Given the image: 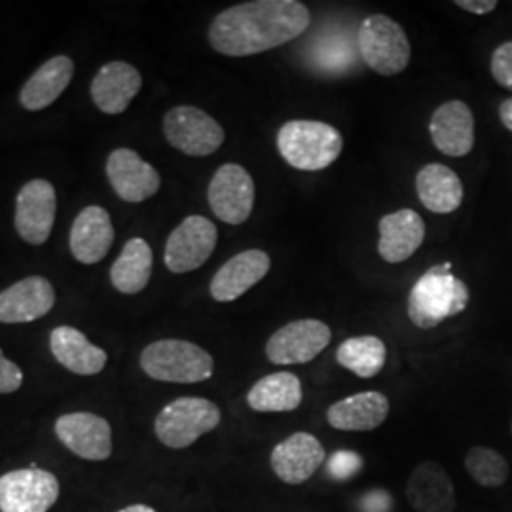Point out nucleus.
Returning <instances> with one entry per match:
<instances>
[{"mask_svg": "<svg viewBox=\"0 0 512 512\" xmlns=\"http://www.w3.org/2000/svg\"><path fill=\"white\" fill-rule=\"evenodd\" d=\"M114 243V226L109 211L99 205H88L74 219L69 245L80 264L92 266L109 255Z\"/></svg>", "mask_w": 512, "mask_h": 512, "instance_id": "nucleus-20", "label": "nucleus"}, {"mask_svg": "<svg viewBox=\"0 0 512 512\" xmlns=\"http://www.w3.org/2000/svg\"><path fill=\"white\" fill-rule=\"evenodd\" d=\"M433 145L446 156L461 158L475 147V116L463 101L442 103L429 122Z\"/></svg>", "mask_w": 512, "mask_h": 512, "instance_id": "nucleus-17", "label": "nucleus"}, {"mask_svg": "<svg viewBox=\"0 0 512 512\" xmlns=\"http://www.w3.org/2000/svg\"><path fill=\"white\" fill-rule=\"evenodd\" d=\"M219 230L202 215H192L171 232L165 243V266L173 274H188L209 260L217 247Z\"/></svg>", "mask_w": 512, "mask_h": 512, "instance_id": "nucleus-8", "label": "nucleus"}, {"mask_svg": "<svg viewBox=\"0 0 512 512\" xmlns=\"http://www.w3.org/2000/svg\"><path fill=\"white\" fill-rule=\"evenodd\" d=\"M164 135L169 145L186 156L215 154L224 143V129L207 112L196 107H175L164 116Z\"/></svg>", "mask_w": 512, "mask_h": 512, "instance_id": "nucleus-7", "label": "nucleus"}, {"mask_svg": "<svg viewBox=\"0 0 512 512\" xmlns=\"http://www.w3.org/2000/svg\"><path fill=\"white\" fill-rule=\"evenodd\" d=\"M152 275V249L143 238L129 239L110 268V281L122 294L141 293Z\"/></svg>", "mask_w": 512, "mask_h": 512, "instance_id": "nucleus-28", "label": "nucleus"}, {"mask_svg": "<svg viewBox=\"0 0 512 512\" xmlns=\"http://www.w3.org/2000/svg\"><path fill=\"white\" fill-rule=\"evenodd\" d=\"M330 340L332 332L327 323L300 319L275 330L266 344V357L274 365H306L327 349Z\"/></svg>", "mask_w": 512, "mask_h": 512, "instance_id": "nucleus-9", "label": "nucleus"}, {"mask_svg": "<svg viewBox=\"0 0 512 512\" xmlns=\"http://www.w3.org/2000/svg\"><path fill=\"white\" fill-rule=\"evenodd\" d=\"M310 10L298 0H253L213 19L209 44L228 57H247L279 48L310 27Z\"/></svg>", "mask_w": 512, "mask_h": 512, "instance_id": "nucleus-1", "label": "nucleus"}, {"mask_svg": "<svg viewBox=\"0 0 512 512\" xmlns=\"http://www.w3.org/2000/svg\"><path fill=\"white\" fill-rule=\"evenodd\" d=\"M499 118H501V124L512 133V97L505 99L499 105Z\"/></svg>", "mask_w": 512, "mask_h": 512, "instance_id": "nucleus-36", "label": "nucleus"}, {"mask_svg": "<svg viewBox=\"0 0 512 512\" xmlns=\"http://www.w3.org/2000/svg\"><path fill=\"white\" fill-rule=\"evenodd\" d=\"M23 384V372L16 363L4 357L0 349V395L14 393Z\"/></svg>", "mask_w": 512, "mask_h": 512, "instance_id": "nucleus-34", "label": "nucleus"}, {"mask_svg": "<svg viewBox=\"0 0 512 512\" xmlns=\"http://www.w3.org/2000/svg\"><path fill=\"white\" fill-rule=\"evenodd\" d=\"M74 63L69 55H55L40 65L21 88L19 103L29 112H38L50 107L65 92L73 80Z\"/></svg>", "mask_w": 512, "mask_h": 512, "instance_id": "nucleus-24", "label": "nucleus"}, {"mask_svg": "<svg viewBox=\"0 0 512 512\" xmlns=\"http://www.w3.org/2000/svg\"><path fill=\"white\" fill-rule=\"evenodd\" d=\"M141 73L126 61H112L99 69L93 78L92 92L95 107L105 114H122L141 92Z\"/></svg>", "mask_w": 512, "mask_h": 512, "instance_id": "nucleus-21", "label": "nucleus"}, {"mask_svg": "<svg viewBox=\"0 0 512 512\" xmlns=\"http://www.w3.org/2000/svg\"><path fill=\"white\" fill-rule=\"evenodd\" d=\"M340 131L325 122L291 120L277 133V150L287 164L300 171H321L342 154Z\"/></svg>", "mask_w": 512, "mask_h": 512, "instance_id": "nucleus-3", "label": "nucleus"}, {"mask_svg": "<svg viewBox=\"0 0 512 512\" xmlns=\"http://www.w3.org/2000/svg\"><path fill=\"white\" fill-rule=\"evenodd\" d=\"M141 368L152 380L200 384L213 376L215 361L205 349L186 340H158L143 349Z\"/></svg>", "mask_w": 512, "mask_h": 512, "instance_id": "nucleus-4", "label": "nucleus"}, {"mask_svg": "<svg viewBox=\"0 0 512 512\" xmlns=\"http://www.w3.org/2000/svg\"><path fill=\"white\" fill-rule=\"evenodd\" d=\"M272 268V258L260 249H249L230 258L211 281V296L217 302H234L253 289Z\"/></svg>", "mask_w": 512, "mask_h": 512, "instance_id": "nucleus-19", "label": "nucleus"}, {"mask_svg": "<svg viewBox=\"0 0 512 512\" xmlns=\"http://www.w3.org/2000/svg\"><path fill=\"white\" fill-rule=\"evenodd\" d=\"M222 414L215 403L202 397H181L165 404L156 416L154 431L158 440L173 450L192 446L203 435L219 427Z\"/></svg>", "mask_w": 512, "mask_h": 512, "instance_id": "nucleus-5", "label": "nucleus"}, {"mask_svg": "<svg viewBox=\"0 0 512 512\" xmlns=\"http://www.w3.org/2000/svg\"><path fill=\"white\" fill-rule=\"evenodd\" d=\"M55 361L78 376H95L107 365L105 349L93 346L84 332L74 327H57L50 334Z\"/></svg>", "mask_w": 512, "mask_h": 512, "instance_id": "nucleus-25", "label": "nucleus"}, {"mask_svg": "<svg viewBox=\"0 0 512 512\" xmlns=\"http://www.w3.org/2000/svg\"><path fill=\"white\" fill-rule=\"evenodd\" d=\"M55 435L78 458L105 461L112 454V429L109 421L97 414H65L55 421Z\"/></svg>", "mask_w": 512, "mask_h": 512, "instance_id": "nucleus-14", "label": "nucleus"}, {"mask_svg": "<svg viewBox=\"0 0 512 512\" xmlns=\"http://www.w3.org/2000/svg\"><path fill=\"white\" fill-rule=\"evenodd\" d=\"M406 501L416 512H454L456 488L446 469L435 461L420 463L406 482Z\"/></svg>", "mask_w": 512, "mask_h": 512, "instance_id": "nucleus-18", "label": "nucleus"}, {"mask_svg": "<svg viewBox=\"0 0 512 512\" xmlns=\"http://www.w3.org/2000/svg\"><path fill=\"white\" fill-rule=\"evenodd\" d=\"M107 177L120 200L141 203L160 190V173L131 148H116L107 160Z\"/></svg>", "mask_w": 512, "mask_h": 512, "instance_id": "nucleus-13", "label": "nucleus"}, {"mask_svg": "<svg viewBox=\"0 0 512 512\" xmlns=\"http://www.w3.org/2000/svg\"><path fill=\"white\" fill-rule=\"evenodd\" d=\"M389 416V399L380 391H363L330 404L327 421L332 429L368 433L378 429Z\"/></svg>", "mask_w": 512, "mask_h": 512, "instance_id": "nucleus-22", "label": "nucleus"}, {"mask_svg": "<svg viewBox=\"0 0 512 512\" xmlns=\"http://www.w3.org/2000/svg\"><path fill=\"white\" fill-rule=\"evenodd\" d=\"M465 471L482 488H501L509 478V463L494 448L473 446L465 456Z\"/></svg>", "mask_w": 512, "mask_h": 512, "instance_id": "nucleus-31", "label": "nucleus"}, {"mask_svg": "<svg viewBox=\"0 0 512 512\" xmlns=\"http://www.w3.org/2000/svg\"><path fill=\"white\" fill-rule=\"evenodd\" d=\"M118 512H156L152 507H147V505H131V507H126V509H122V511Z\"/></svg>", "mask_w": 512, "mask_h": 512, "instance_id": "nucleus-37", "label": "nucleus"}, {"mask_svg": "<svg viewBox=\"0 0 512 512\" xmlns=\"http://www.w3.org/2000/svg\"><path fill=\"white\" fill-rule=\"evenodd\" d=\"M450 270V262L433 266L408 294V319L418 329H435L467 308L469 287Z\"/></svg>", "mask_w": 512, "mask_h": 512, "instance_id": "nucleus-2", "label": "nucleus"}, {"mask_svg": "<svg viewBox=\"0 0 512 512\" xmlns=\"http://www.w3.org/2000/svg\"><path fill=\"white\" fill-rule=\"evenodd\" d=\"M57 196L52 183L33 179L19 190L16 200V230L23 241L44 245L54 228Z\"/></svg>", "mask_w": 512, "mask_h": 512, "instance_id": "nucleus-12", "label": "nucleus"}, {"mask_svg": "<svg viewBox=\"0 0 512 512\" xmlns=\"http://www.w3.org/2000/svg\"><path fill=\"white\" fill-rule=\"evenodd\" d=\"M456 6L465 12L476 14V16H484V14L494 12L497 8V0H458Z\"/></svg>", "mask_w": 512, "mask_h": 512, "instance_id": "nucleus-35", "label": "nucleus"}, {"mask_svg": "<svg viewBox=\"0 0 512 512\" xmlns=\"http://www.w3.org/2000/svg\"><path fill=\"white\" fill-rule=\"evenodd\" d=\"M385 344L376 336H355L342 342L336 351L338 365L359 378H374L385 366Z\"/></svg>", "mask_w": 512, "mask_h": 512, "instance_id": "nucleus-29", "label": "nucleus"}, {"mask_svg": "<svg viewBox=\"0 0 512 512\" xmlns=\"http://www.w3.org/2000/svg\"><path fill=\"white\" fill-rule=\"evenodd\" d=\"M420 202L433 213L448 215L463 202V184L454 169L444 164H427L416 177Z\"/></svg>", "mask_w": 512, "mask_h": 512, "instance_id": "nucleus-26", "label": "nucleus"}, {"mask_svg": "<svg viewBox=\"0 0 512 512\" xmlns=\"http://www.w3.org/2000/svg\"><path fill=\"white\" fill-rule=\"evenodd\" d=\"M304 399L300 378L293 372H274L260 378L247 393L255 412H293Z\"/></svg>", "mask_w": 512, "mask_h": 512, "instance_id": "nucleus-27", "label": "nucleus"}, {"mask_svg": "<svg viewBox=\"0 0 512 512\" xmlns=\"http://www.w3.org/2000/svg\"><path fill=\"white\" fill-rule=\"evenodd\" d=\"M327 467H329V475L334 476L336 480H348L363 467V458L355 452L342 450L332 454Z\"/></svg>", "mask_w": 512, "mask_h": 512, "instance_id": "nucleus-33", "label": "nucleus"}, {"mask_svg": "<svg viewBox=\"0 0 512 512\" xmlns=\"http://www.w3.org/2000/svg\"><path fill=\"white\" fill-rule=\"evenodd\" d=\"M357 48L368 69L382 76L403 73L410 63V42L403 27L384 14L363 19Z\"/></svg>", "mask_w": 512, "mask_h": 512, "instance_id": "nucleus-6", "label": "nucleus"}, {"mask_svg": "<svg viewBox=\"0 0 512 512\" xmlns=\"http://www.w3.org/2000/svg\"><path fill=\"white\" fill-rule=\"evenodd\" d=\"M325 461V448L321 440L315 435L298 431L289 435L287 439L275 444L270 456V465L274 475L289 484V486H300L308 482L315 471Z\"/></svg>", "mask_w": 512, "mask_h": 512, "instance_id": "nucleus-15", "label": "nucleus"}, {"mask_svg": "<svg viewBox=\"0 0 512 512\" xmlns=\"http://www.w3.org/2000/svg\"><path fill=\"white\" fill-rule=\"evenodd\" d=\"M490 69L495 82L512 92V40L495 48Z\"/></svg>", "mask_w": 512, "mask_h": 512, "instance_id": "nucleus-32", "label": "nucleus"}, {"mask_svg": "<svg viewBox=\"0 0 512 512\" xmlns=\"http://www.w3.org/2000/svg\"><path fill=\"white\" fill-rule=\"evenodd\" d=\"M207 200L217 219L226 224H243L255 207V181L239 164H224L213 175Z\"/></svg>", "mask_w": 512, "mask_h": 512, "instance_id": "nucleus-11", "label": "nucleus"}, {"mask_svg": "<svg viewBox=\"0 0 512 512\" xmlns=\"http://www.w3.org/2000/svg\"><path fill=\"white\" fill-rule=\"evenodd\" d=\"M425 239V222L414 209H401L380 220L378 253L389 264L408 260Z\"/></svg>", "mask_w": 512, "mask_h": 512, "instance_id": "nucleus-23", "label": "nucleus"}, {"mask_svg": "<svg viewBox=\"0 0 512 512\" xmlns=\"http://www.w3.org/2000/svg\"><path fill=\"white\" fill-rule=\"evenodd\" d=\"M54 304V287L46 277H25L0 293V323H33L50 313Z\"/></svg>", "mask_w": 512, "mask_h": 512, "instance_id": "nucleus-16", "label": "nucleus"}, {"mask_svg": "<svg viewBox=\"0 0 512 512\" xmlns=\"http://www.w3.org/2000/svg\"><path fill=\"white\" fill-rule=\"evenodd\" d=\"M359 50H355L353 38L344 31H330L323 37H315L311 46V65L323 74L348 73L357 63Z\"/></svg>", "mask_w": 512, "mask_h": 512, "instance_id": "nucleus-30", "label": "nucleus"}, {"mask_svg": "<svg viewBox=\"0 0 512 512\" xmlns=\"http://www.w3.org/2000/svg\"><path fill=\"white\" fill-rule=\"evenodd\" d=\"M59 499V480L50 471L29 467L0 476V511L48 512Z\"/></svg>", "mask_w": 512, "mask_h": 512, "instance_id": "nucleus-10", "label": "nucleus"}]
</instances>
